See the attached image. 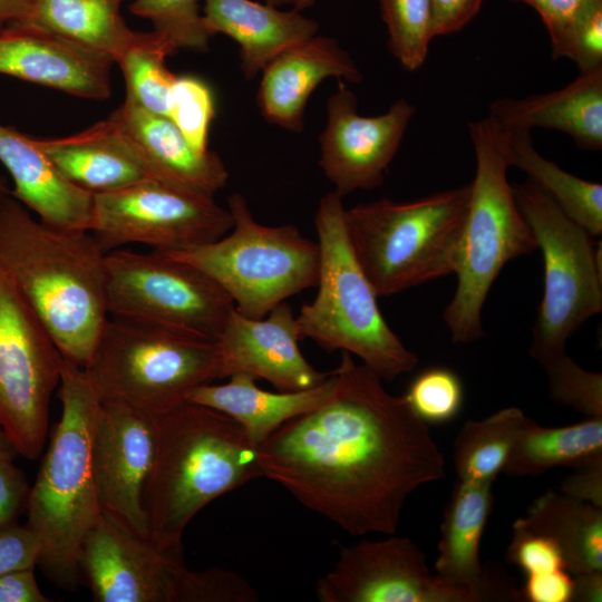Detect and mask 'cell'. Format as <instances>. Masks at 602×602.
<instances>
[{
	"instance_id": "cell-39",
	"label": "cell",
	"mask_w": 602,
	"mask_h": 602,
	"mask_svg": "<svg viewBox=\"0 0 602 602\" xmlns=\"http://www.w3.org/2000/svg\"><path fill=\"white\" fill-rule=\"evenodd\" d=\"M214 115V98L208 85L195 76L176 77L168 118L197 152L208 151V129Z\"/></svg>"
},
{
	"instance_id": "cell-42",
	"label": "cell",
	"mask_w": 602,
	"mask_h": 602,
	"mask_svg": "<svg viewBox=\"0 0 602 602\" xmlns=\"http://www.w3.org/2000/svg\"><path fill=\"white\" fill-rule=\"evenodd\" d=\"M40 553V540L28 525L11 522L0 526V575L35 567Z\"/></svg>"
},
{
	"instance_id": "cell-14",
	"label": "cell",
	"mask_w": 602,
	"mask_h": 602,
	"mask_svg": "<svg viewBox=\"0 0 602 602\" xmlns=\"http://www.w3.org/2000/svg\"><path fill=\"white\" fill-rule=\"evenodd\" d=\"M321 602H477L472 591L431 573L424 552L408 537L390 534L341 546L330 571L315 584Z\"/></svg>"
},
{
	"instance_id": "cell-3",
	"label": "cell",
	"mask_w": 602,
	"mask_h": 602,
	"mask_svg": "<svg viewBox=\"0 0 602 602\" xmlns=\"http://www.w3.org/2000/svg\"><path fill=\"white\" fill-rule=\"evenodd\" d=\"M259 447L230 416L184 402L157 417V443L144 494L151 538L183 553L188 523L215 498L262 476Z\"/></svg>"
},
{
	"instance_id": "cell-13",
	"label": "cell",
	"mask_w": 602,
	"mask_h": 602,
	"mask_svg": "<svg viewBox=\"0 0 602 602\" xmlns=\"http://www.w3.org/2000/svg\"><path fill=\"white\" fill-rule=\"evenodd\" d=\"M232 225L230 211L214 197L148 178L94 194L90 232L105 253L129 244L168 252L213 242L229 233Z\"/></svg>"
},
{
	"instance_id": "cell-32",
	"label": "cell",
	"mask_w": 602,
	"mask_h": 602,
	"mask_svg": "<svg viewBox=\"0 0 602 602\" xmlns=\"http://www.w3.org/2000/svg\"><path fill=\"white\" fill-rule=\"evenodd\" d=\"M525 414L507 407L480 420H468L459 430L453 452L457 479L494 483L503 473L515 435Z\"/></svg>"
},
{
	"instance_id": "cell-6",
	"label": "cell",
	"mask_w": 602,
	"mask_h": 602,
	"mask_svg": "<svg viewBox=\"0 0 602 602\" xmlns=\"http://www.w3.org/2000/svg\"><path fill=\"white\" fill-rule=\"evenodd\" d=\"M344 211L342 196L336 191L319 202L314 215L320 252L318 291L295 314L299 334L326 351L358 357L382 380L391 381L412 371L418 358L382 317L379 297L349 243Z\"/></svg>"
},
{
	"instance_id": "cell-45",
	"label": "cell",
	"mask_w": 602,
	"mask_h": 602,
	"mask_svg": "<svg viewBox=\"0 0 602 602\" xmlns=\"http://www.w3.org/2000/svg\"><path fill=\"white\" fill-rule=\"evenodd\" d=\"M29 489L23 472L13 460H0V526L14 521L27 504Z\"/></svg>"
},
{
	"instance_id": "cell-36",
	"label": "cell",
	"mask_w": 602,
	"mask_h": 602,
	"mask_svg": "<svg viewBox=\"0 0 602 602\" xmlns=\"http://www.w3.org/2000/svg\"><path fill=\"white\" fill-rule=\"evenodd\" d=\"M402 396L416 416L427 425L452 421L464 404L460 378L445 367H433L418 373Z\"/></svg>"
},
{
	"instance_id": "cell-29",
	"label": "cell",
	"mask_w": 602,
	"mask_h": 602,
	"mask_svg": "<svg viewBox=\"0 0 602 602\" xmlns=\"http://www.w3.org/2000/svg\"><path fill=\"white\" fill-rule=\"evenodd\" d=\"M602 456V419L543 427L530 417L520 426L503 473L534 477L555 467H580Z\"/></svg>"
},
{
	"instance_id": "cell-41",
	"label": "cell",
	"mask_w": 602,
	"mask_h": 602,
	"mask_svg": "<svg viewBox=\"0 0 602 602\" xmlns=\"http://www.w3.org/2000/svg\"><path fill=\"white\" fill-rule=\"evenodd\" d=\"M531 6L541 16L550 40L552 57L563 58L576 27L594 10L602 8V0H514Z\"/></svg>"
},
{
	"instance_id": "cell-40",
	"label": "cell",
	"mask_w": 602,
	"mask_h": 602,
	"mask_svg": "<svg viewBox=\"0 0 602 602\" xmlns=\"http://www.w3.org/2000/svg\"><path fill=\"white\" fill-rule=\"evenodd\" d=\"M506 559L525 575L566 570L557 544L551 537L528 527L522 517L513 524Z\"/></svg>"
},
{
	"instance_id": "cell-11",
	"label": "cell",
	"mask_w": 602,
	"mask_h": 602,
	"mask_svg": "<svg viewBox=\"0 0 602 602\" xmlns=\"http://www.w3.org/2000/svg\"><path fill=\"white\" fill-rule=\"evenodd\" d=\"M106 299L111 318L216 340L234 303L197 268L154 251L106 253Z\"/></svg>"
},
{
	"instance_id": "cell-22",
	"label": "cell",
	"mask_w": 602,
	"mask_h": 602,
	"mask_svg": "<svg viewBox=\"0 0 602 602\" xmlns=\"http://www.w3.org/2000/svg\"><path fill=\"white\" fill-rule=\"evenodd\" d=\"M0 162L13 181L11 196L39 220L90 231L94 194L69 182L35 137L0 123Z\"/></svg>"
},
{
	"instance_id": "cell-50",
	"label": "cell",
	"mask_w": 602,
	"mask_h": 602,
	"mask_svg": "<svg viewBox=\"0 0 602 602\" xmlns=\"http://www.w3.org/2000/svg\"><path fill=\"white\" fill-rule=\"evenodd\" d=\"M30 3L31 0H0V29L22 20Z\"/></svg>"
},
{
	"instance_id": "cell-37",
	"label": "cell",
	"mask_w": 602,
	"mask_h": 602,
	"mask_svg": "<svg viewBox=\"0 0 602 602\" xmlns=\"http://www.w3.org/2000/svg\"><path fill=\"white\" fill-rule=\"evenodd\" d=\"M553 401L586 418L602 419V373L583 369L566 353L543 367Z\"/></svg>"
},
{
	"instance_id": "cell-4",
	"label": "cell",
	"mask_w": 602,
	"mask_h": 602,
	"mask_svg": "<svg viewBox=\"0 0 602 602\" xmlns=\"http://www.w3.org/2000/svg\"><path fill=\"white\" fill-rule=\"evenodd\" d=\"M56 424L27 498V525L41 543L38 564L57 586L74 590L81 577L82 542L101 514L91 464L100 397L85 368L64 358Z\"/></svg>"
},
{
	"instance_id": "cell-26",
	"label": "cell",
	"mask_w": 602,
	"mask_h": 602,
	"mask_svg": "<svg viewBox=\"0 0 602 602\" xmlns=\"http://www.w3.org/2000/svg\"><path fill=\"white\" fill-rule=\"evenodd\" d=\"M247 373H235L225 383L194 388L187 402L216 409L234 419L258 447L280 426L324 402L333 391L336 370L321 383L299 391H269Z\"/></svg>"
},
{
	"instance_id": "cell-31",
	"label": "cell",
	"mask_w": 602,
	"mask_h": 602,
	"mask_svg": "<svg viewBox=\"0 0 602 602\" xmlns=\"http://www.w3.org/2000/svg\"><path fill=\"white\" fill-rule=\"evenodd\" d=\"M511 166L527 174L574 222L593 237L602 233V185L582 179L542 156L528 130L507 132Z\"/></svg>"
},
{
	"instance_id": "cell-25",
	"label": "cell",
	"mask_w": 602,
	"mask_h": 602,
	"mask_svg": "<svg viewBox=\"0 0 602 602\" xmlns=\"http://www.w3.org/2000/svg\"><path fill=\"white\" fill-rule=\"evenodd\" d=\"M493 483L457 479L440 527L436 574L467 589L479 601L505 600L487 577L479 560V546L491 515Z\"/></svg>"
},
{
	"instance_id": "cell-52",
	"label": "cell",
	"mask_w": 602,
	"mask_h": 602,
	"mask_svg": "<svg viewBox=\"0 0 602 602\" xmlns=\"http://www.w3.org/2000/svg\"><path fill=\"white\" fill-rule=\"evenodd\" d=\"M314 1L315 0H295L293 6L295 10L301 11L311 7L314 3Z\"/></svg>"
},
{
	"instance_id": "cell-5",
	"label": "cell",
	"mask_w": 602,
	"mask_h": 602,
	"mask_svg": "<svg viewBox=\"0 0 602 602\" xmlns=\"http://www.w3.org/2000/svg\"><path fill=\"white\" fill-rule=\"evenodd\" d=\"M476 173L470 185L457 287L444 311L453 342L470 343L484 336L482 311L495 279L509 261L537 249L507 178L511 167L507 133L491 116L468 124Z\"/></svg>"
},
{
	"instance_id": "cell-15",
	"label": "cell",
	"mask_w": 602,
	"mask_h": 602,
	"mask_svg": "<svg viewBox=\"0 0 602 602\" xmlns=\"http://www.w3.org/2000/svg\"><path fill=\"white\" fill-rule=\"evenodd\" d=\"M156 443L157 417L119 400H101L91 440L98 502L103 513L144 537H151L144 494Z\"/></svg>"
},
{
	"instance_id": "cell-16",
	"label": "cell",
	"mask_w": 602,
	"mask_h": 602,
	"mask_svg": "<svg viewBox=\"0 0 602 602\" xmlns=\"http://www.w3.org/2000/svg\"><path fill=\"white\" fill-rule=\"evenodd\" d=\"M414 114V105L399 99L381 115L362 116L356 94L340 80L319 136V165L333 191L343 197L381 186Z\"/></svg>"
},
{
	"instance_id": "cell-34",
	"label": "cell",
	"mask_w": 602,
	"mask_h": 602,
	"mask_svg": "<svg viewBox=\"0 0 602 602\" xmlns=\"http://www.w3.org/2000/svg\"><path fill=\"white\" fill-rule=\"evenodd\" d=\"M388 31V47L410 71L425 62L435 38L433 0H379Z\"/></svg>"
},
{
	"instance_id": "cell-12",
	"label": "cell",
	"mask_w": 602,
	"mask_h": 602,
	"mask_svg": "<svg viewBox=\"0 0 602 602\" xmlns=\"http://www.w3.org/2000/svg\"><path fill=\"white\" fill-rule=\"evenodd\" d=\"M64 357L0 268V424L20 456L37 459Z\"/></svg>"
},
{
	"instance_id": "cell-30",
	"label": "cell",
	"mask_w": 602,
	"mask_h": 602,
	"mask_svg": "<svg viewBox=\"0 0 602 602\" xmlns=\"http://www.w3.org/2000/svg\"><path fill=\"white\" fill-rule=\"evenodd\" d=\"M522 518L557 544L572 575L602 571V507L547 491Z\"/></svg>"
},
{
	"instance_id": "cell-35",
	"label": "cell",
	"mask_w": 602,
	"mask_h": 602,
	"mask_svg": "<svg viewBox=\"0 0 602 602\" xmlns=\"http://www.w3.org/2000/svg\"><path fill=\"white\" fill-rule=\"evenodd\" d=\"M201 0H134V16L148 19L154 31L167 38L176 48L206 51L212 37L200 11Z\"/></svg>"
},
{
	"instance_id": "cell-19",
	"label": "cell",
	"mask_w": 602,
	"mask_h": 602,
	"mask_svg": "<svg viewBox=\"0 0 602 602\" xmlns=\"http://www.w3.org/2000/svg\"><path fill=\"white\" fill-rule=\"evenodd\" d=\"M110 57L26 22L0 29V74L88 99L110 96Z\"/></svg>"
},
{
	"instance_id": "cell-38",
	"label": "cell",
	"mask_w": 602,
	"mask_h": 602,
	"mask_svg": "<svg viewBox=\"0 0 602 602\" xmlns=\"http://www.w3.org/2000/svg\"><path fill=\"white\" fill-rule=\"evenodd\" d=\"M256 589L235 571L213 567L188 570L182 564L175 574L172 602H255Z\"/></svg>"
},
{
	"instance_id": "cell-49",
	"label": "cell",
	"mask_w": 602,
	"mask_h": 602,
	"mask_svg": "<svg viewBox=\"0 0 602 602\" xmlns=\"http://www.w3.org/2000/svg\"><path fill=\"white\" fill-rule=\"evenodd\" d=\"M602 571H589L573 575L571 602H601Z\"/></svg>"
},
{
	"instance_id": "cell-47",
	"label": "cell",
	"mask_w": 602,
	"mask_h": 602,
	"mask_svg": "<svg viewBox=\"0 0 602 602\" xmlns=\"http://www.w3.org/2000/svg\"><path fill=\"white\" fill-rule=\"evenodd\" d=\"M484 0H433L434 33L450 35L463 29L479 11Z\"/></svg>"
},
{
	"instance_id": "cell-18",
	"label": "cell",
	"mask_w": 602,
	"mask_h": 602,
	"mask_svg": "<svg viewBox=\"0 0 602 602\" xmlns=\"http://www.w3.org/2000/svg\"><path fill=\"white\" fill-rule=\"evenodd\" d=\"M295 314L284 301L265 317L254 319L231 311L216 338L220 379L247 373L264 379L280 391H299L326 380L302 355Z\"/></svg>"
},
{
	"instance_id": "cell-21",
	"label": "cell",
	"mask_w": 602,
	"mask_h": 602,
	"mask_svg": "<svg viewBox=\"0 0 602 602\" xmlns=\"http://www.w3.org/2000/svg\"><path fill=\"white\" fill-rule=\"evenodd\" d=\"M261 72L258 107L268 122L290 132L303 129L305 105L324 79L362 80L361 71L339 42L319 35L287 48Z\"/></svg>"
},
{
	"instance_id": "cell-43",
	"label": "cell",
	"mask_w": 602,
	"mask_h": 602,
	"mask_svg": "<svg viewBox=\"0 0 602 602\" xmlns=\"http://www.w3.org/2000/svg\"><path fill=\"white\" fill-rule=\"evenodd\" d=\"M563 58L574 61L580 72L602 68V8L576 27Z\"/></svg>"
},
{
	"instance_id": "cell-10",
	"label": "cell",
	"mask_w": 602,
	"mask_h": 602,
	"mask_svg": "<svg viewBox=\"0 0 602 602\" xmlns=\"http://www.w3.org/2000/svg\"><path fill=\"white\" fill-rule=\"evenodd\" d=\"M513 192L543 255L544 290L530 355L544 367L566 353L570 337L602 310L601 242L530 179L514 184Z\"/></svg>"
},
{
	"instance_id": "cell-8",
	"label": "cell",
	"mask_w": 602,
	"mask_h": 602,
	"mask_svg": "<svg viewBox=\"0 0 602 602\" xmlns=\"http://www.w3.org/2000/svg\"><path fill=\"white\" fill-rule=\"evenodd\" d=\"M233 220L224 236L194 247L162 252L210 276L249 318H263L274 307L317 285L320 252L317 241L293 224L255 221L240 193L227 200ZM159 252V251H158Z\"/></svg>"
},
{
	"instance_id": "cell-54",
	"label": "cell",
	"mask_w": 602,
	"mask_h": 602,
	"mask_svg": "<svg viewBox=\"0 0 602 602\" xmlns=\"http://www.w3.org/2000/svg\"><path fill=\"white\" fill-rule=\"evenodd\" d=\"M7 195H9V191L7 188V185H6L4 181L0 177V202Z\"/></svg>"
},
{
	"instance_id": "cell-17",
	"label": "cell",
	"mask_w": 602,
	"mask_h": 602,
	"mask_svg": "<svg viewBox=\"0 0 602 602\" xmlns=\"http://www.w3.org/2000/svg\"><path fill=\"white\" fill-rule=\"evenodd\" d=\"M183 553L159 547L101 512L86 535L78 559L97 602H172Z\"/></svg>"
},
{
	"instance_id": "cell-27",
	"label": "cell",
	"mask_w": 602,
	"mask_h": 602,
	"mask_svg": "<svg viewBox=\"0 0 602 602\" xmlns=\"http://www.w3.org/2000/svg\"><path fill=\"white\" fill-rule=\"evenodd\" d=\"M36 140L69 182L93 194L114 192L149 178L108 119L71 136Z\"/></svg>"
},
{
	"instance_id": "cell-23",
	"label": "cell",
	"mask_w": 602,
	"mask_h": 602,
	"mask_svg": "<svg viewBox=\"0 0 602 602\" xmlns=\"http://www.w3.org/2000/svg\"><path fill=\"white\" fill-rule=\"evenodd\" d=\"M491 116L507 132L533 127L567 134L585 151L602 148V68L580 72L562 89L525 98L503 97L489 105Z\"/></svg>"
},
{
	"instance_id": "cell-1",
	"label": "cell",
	"mask_w": 602,
	"mask_h": 602,
	"mask_svg": "<svg viewBox=\"0 0 602 602\" xmlns=\"http://www.w3.org/2000/svg\"><path fill=\"white\" fill-rule=\"evenodd\" d=\"M330 397L258 449L262 476L351 536L395 534L407 498L445 474L428 425L342 351Z\"/></svg>"
},
{
	"instance_id": "cell-33",
	"label": "cell",
	"mask_w": 602,
	"mask_h": 602,
	"mask_svg": "<svg viewBox=\"0 0 602 602\" xmlns=\"http://www.w3.org/2000/svg\"><path fill=\"white\" fill-rule=\"evenodd\" d=\"M176 46L155 32L125 51L115 64L124 75L126 100L153 114L168 117L169 103L176 77L165 60L177 52Z\"/></svg>"
},
{
	"instance_id": "cell-48",
	"label": "cell",
	"mask_w": 602,
	"mask_h": 602,
	"mask_svg": "<svg viewBox=\"0 0 602 602\" xmlns=\"http://www.w3.org/2000/svg\"><path fill=\"white\" fill-rule=\"evenodd\" d=\"M39 589L33 567L0 575V602H49Z\"/></svg>"
},
{
	"instance_id": "cell-53",
	"label": "cell",
	"mask_w": 602,
	"mask_h": 602,
	"mask_svg": "<svg viewBox=\"0 0 602 602\" xmlns=\"http://www.w3.org/2000/svg\"><path fill=\"white\" fill-rule=\"evenodd\" d=\"M266 3L272 4L274 7L282 6V4H294L295 0H264Z\"/></svg>"
},
{
	"instance_id": "cell-28",
	"label": "cell",
	"mask_w": 602,
	"mask_h": 602,
	"mask_svg": "<svg viewBox=\"0 0 602 602\" xmlns=\"http://www.w3.org/2000/svg\"><path fill=\"white\" fill-rule=\"evenodd\" d=\"M123 0H31L26 22L107 55L114 62L145 32L130 29L120 12Z\"/></svg>"
},
{
	"instance_id": "cell-51",
	"label": "cell",
	"mask_w": 602,
	"mask_h": 602,
	"mask_svg": "<svg viewBox=\"0 0 602 602\" xmlns=\"http://www.w3.org/2000/svg\"><path fill=\"white\" fill-rule=\"evenodd\" d=\"M17 456H19V453L0 424V460H14Z\"/></svg>"
},
{
	"instance_id": "cell-9",
	"label": "cell",
	"mask_w": 602,
	"mask_h": 602,
	"mask_svg": "<svg viewBox=\"0 0 602 602\" xmlns=\"http://www.w3.org/2000/svg\"><path fill=\"white\" fill-rule=\"evenodd\" d=\"M86 370L101 400L159 417L220 379V360L215 340L109 317Z\"/></svg>"
},
{
	"instance_id": "cell-20",
	"label": "cell",
	"mask_w": 602,
	"mask_h": 602,
	"mask_svg": "<svg viewBox=\"0 0 602 602\" xmlns=\"http://www.w3.org/2000/svg\"><path fill=\"white\" fill-rule=\"evenodd\" d=\"M107 119L149 178L205 197L226 185L222 158L210 149L197 152L167 116L125 99Z\"/></svg>"
},
{
	"instance_id": "cell-24",
	"label": "cell",
	"mask_w": 602,
	"mask_h": 602,
	"mask_svg": "<svg viewBox=\"0 0 602 602\" xmlns=\"http://www.w3.org/2000/svg\"><path fill=\"white\" fill-rule=\"evenodd\" d=\"M203 21L212 36L240 46L241 69L254 78L280 52L317 35L319 23L300 11H282L252 0H203Z\"/></svg>"
},
{
	"instance_id": "cell-2",
	"label": "cell",
	"mask_w": 602,
	"mask_h": 602,
	"mask_svg": "<svg viewBox=\"0 0 602 602\" xmlns=\"http://www.w3.org/2000/svg\"><path fill=\"white\" fill-rule=\"evenodd\" d=\"M106 253L90 231L36 219L13 196L0 202V268L61 356L87 368L109 319Z\"/></svg>"
},
{
	"instance_id": "cell-44",
	"label": "cell",
	"mask_w": 602,
	"mask_h": 602,
	"mask_svg": "<svg viewBox=\"0 0 602 602\" xmlns=\"http://www.w3.org/2000/svg\"><path fill=\"white\" fill-rule=\"evenodd\" d=\"M573 575L566 570L525 575L521 595L530 602H571Z\"/></svg>"
},
{
	"instance_id": "cell-7",
	"label": "cell",
	"mask_w": 602,
	"mask_h": 602,
	"mask_svg": "<svg viewBox=\"0 0 602 602\" xmlns=\"http://www.w3.org/2000/svg\"><path fill=\"white\" fill-rule=\"evenodd\" d=\"M470 185L346 208L351 249L378 297L456 272Z\"/></svg>"
},
{
	"instance_id": "cell-46",
	"label": "cell",
	"mask_w": 602,
	"mask_h": 602,
	"mask_svg": "<svg viewBox=\"0 0 602 602\" xmlns=\"http://www.w3.org/2000/svg\"><path fill=\"white\" fill-rule=\"evenodd\" d=\"M560 484V493L602 507V456L574 468Z\"/></svg>"
}]
</instances>
